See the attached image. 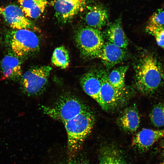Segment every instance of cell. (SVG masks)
I'll return each mask as SVG.
<instances>
[{
	"instance_id": "1",
	"label": "cell",
	"mask_w": 164,
	"mask_h": 164,
	"mask_svg": "<svg viewBox=\"0 0 164 164\" xmlns=\"http://www.w3.org/2000/svg\"><path fill=\"white\" fill-rule=\"evenodd\" d=\"M135 69L136 87L142 94H152L161 85L163 73L158 60L152 55L142 56L136 64Z\"/></svg>"
},
{
	"instance_id": "2",
	"label": "cell",
	"mask_w": 164,
	"mask_h": 164,
	"mask_svg": "<svg viewBox=\"0 0 164 164\" xmlns=\"http://www.w3.org/2000/svg\"><path fill=\"white\" fill-rule=\"evenodd\" d=\"M95 121L89 108L63 123L67 135V152L70 159L73 157L91 133Z\"/></svg>"
},
{
	"instance_id": "3",
	"label": "cell",
	"mask_w": 164,
	"mask_h": 164,
	"mask_svg": "<svg viewBox=\"0 0 164 164\" xmlns=\"http://www.w3.org/2000/svg\"><path fill=\"white\" fill-rule=\"evenodd\" d=\"M43 113L63 123L89 108L77 97L70 95L61 97L52 106H41Z\"/></svg>"
},
{
	"instance_id": "4",
	"label": "cell",
	"mask_w": 164,
	"mask_h": 164,
	"mask_svg": "<svg viewBox=\"0 0 164 164\" xmlns=\"http://www.w3.org/2000/svg\"><path fill=\"white\" fill-rule=\"evenodd\" d=\"M76 45L83 56L98 58L104 44L102 33L98 29L88 26L79 28L75 34Z\"/></svg>"
},
{
	"instance_id": "5",
	"label": "cell",
	"mask_w": 164,
	"mask_h": 164,
	"mask_svg": "<svg viewBox=\"0 0 164 164\" xmlns=\"http://www.w3.org/2000/svg\"><path fill=\"white\" fill-rule=\"evenodd\" d=\"M10 47L15 55L23 57L38 52L40 41L38 36L29 29L16 30L8 35Z\"/></svg>"
},
{
	"instance_id": "6",
	"label": "cell",
	"mask_w": 164,
	"mask_h": 164,
	"mask_svg": "<svg viewBox=\"0 0 164 164\" xmlns=\"http://www.w3.org/2000/svg\"><path fill=\"white\" fill-rule=\"evenodd\" d=\"M52 70L51 67L44 65L32 68L26 72L21 80L22 92L29 96L41 94L46 87Z\"/></svg>"
},
{
	"instance_id": "7",
	"label": "cell",
	"mask_w": 164,
	"mask_h": 164,
	"mask_svg": "<svg viewBox=\"0 0 164 164\" xmlns=\"http://www.w3.org/2000/svg\"><path fill=\"white\" fill-rule=\"evenodd\" d=\"M101 83L99 104L107 111L114 109L123 103L125 99V91L119 90L109 82L108 74L104 70H97Z\"/></svg>"
},
{
	"instance_id": "8",
	"label": "cell",
	"mask_w": 164,
	"mask_h": 164,
	"mask_svg": "<svg viewBox=\"0 0 164 164\" xmlns=\"http://www.w3.org/2000/svg\"><path fill=\"white\" fill-rule=\"evenodd\" d=\"M1 13L7 24L13 29H29L33 27L31 21L25 16L20 7L15 5L3 8Z\"/></svg>"
},
{
	"instance_id": "9",
	"label": "cell",
	"mask_w": 164,
	"mask_h": 164,
	"mask_svg": "<svg viewBox=\"0 0 164 164\" xmlns=\"http://www.w3.org/2000/svg\"><path fill=\"white\" fill-rule=\"evenodd\" d=\"M85 3V0H56L53 5L55 16L62 22H68L82 9Z\"/></svg>"
},
{
	"instance_id": "10",
	"label": "cell",
	"mask_w": 164,
	"mask_h": 164,
	"mask_svg": "<svg viewBox=\"0 0 164 164\" xmlns=\"http://www.w3.org/2000/svg\"><path fill=\"white\" fill-rule=\"evenodd\" d=\"M164 138V127L160 129L143 128L137 133L132 145L141 152L145 151L159 140Z\"/></svg>"
},
{
	"instance_id": "11",
	"label": "cell",
	"mask_w": 164,
	"mask_h": 164,
	"mask_svg": "<svg viewBox=\"0 0 164 164\" xmlns=\"http://www.w3.org/2000/svg\"><path fill=\"white\" fill-rule=\"evenodd\" d=\"M127 56L124 49L108 41L104 42L98 58L109 69L124 60Z\"/></svg>"
},
{
	"instance_id": "12",
	"label": "cell",
	"mask_w": 164,
	"mask_h": 164,
	"mask_svg": "<svg viewBox=\"0 0 164 164\" xmlns=\"http://www.w3.org/2000/svg\"><path fill=\"white\" fill-rule=\"evenodd\" d=\"M84 19L87 26L98 29L108 22L109 13L107 8L102 4L94 5L88 8Z\"/></svg>"
},
{
	"instance_id": "13",
	"label": "cell",
	"mask_w": 164,
	"mask_h": 164,
	"mask_svg": "<svg viewBox=\"0 0 164 164\" xmlns=\"http://www.w3.org/2000/svg\"><path fill=\"white\" fill-rule=\"evenodd\" d=\"M80 83L85 93L99 104L101 83L97 70H91L83 74Z\"/></svg>"
},
{
	"instance_id": "14",
	"label": "cell",
	"mask_w": 164,
	"mask_h": 164,
	"mask_svg": "<svg viewBox=\"0 0 164 164\" xmlns=\"http://www.w3.org/2000/svg\"><path fill=\"white\" fill-rule=\"evenodd\" d=\"M18 56L9 54L2 59L1 65L2 79L18 80L22 75L21 62Z\"/></svg>"
},
{
	"instance_id": "15",
	"label": "cell",
	"mask_w": 164,
	"mask_h": 164,
	"mask_svg": "<svg viewBox=\"0 0 164 164\" xmlns=\"http://www.w3.org/2000/svg\"><path fill=\"white\" fill-rule=\"evenodd\" d=\"M117 122L119 126L126 132H135L140 123V116L136 106L133 105L126 108L119 116Z\"/></svg>"
},
{
	"instance_id": "16",
	"label": "cell",
	"mask_w": 164,
	"mask_h": 164,
	"mask_svg": "<svg viewBox=\"0 0 164 164\" xmlns=\"http://www.w3.org/2000/svg\"><path fill=\"white\" fill-rule=\"evenodd\" d=\"M108 41L123 49H126L128 43L123 29L121 19L118 18L112 22L106 32Z\"/></svg>"
},
{
	"instance_id": "17",
	"label": "cell",
	"mask_w": 164,
	"mask_h": 164,
	"mask_svg": "<svg viewBox=\"0 0 164 164\" xmlns=\"http://www.w3.org/2000/svg\"><path fill=\"white\" fill-rule=\"evenodd\" d=\"M20 7L27 17L36 19L44 12L47 0H18Z\"/></svg>"
},
{
	"instance_id": "18",
	"label": "cell",
	"mask_w": 164,
	"mask_h": 164,
	"mask_svg": "<svg viewBox=\"0 0 164 164\" xmlns=\"http://www.w3.org/2000/svg\"><path fill=\"white\" fill-rule=\"evenodd\" d=\"M99 164H127L123 156L117 149L107 146L101 150Z\"/></svg>"
},
{
	"instance_id": "19",
	"label": "cell",
	"mask_w": 164,
	"mask_h": 164,
	"mask_svg": "<svg viewBox=\"0 0 164 164\" xmlns=\"http://www.w3.org/2000/svg\"><path fill=\"white\" fill-rule=\"evenodd\" d=\"M128 67V65H124L112 70L108 75V80L110 84L119 90L125 91V78Z\"/></svg>"
},
{
	"instance_id": "20",
	"label": "cell",
	"mask_w": 164,
	"mask_h": 164,
	"mask_svg": "<svg viewBox=\"0 0 164 164\" xmlns=\"http://www.w3.org/2000/svg\"><path fill=\"white\" fill-rule=\"evenodd\" d=\"M70 56L68 50L63 46L55 48L52 56L51 61L55 66L65 69L70 63Z\"/></svg>"
},
{
	"instance_id": "21",
	"label": "cell",
	"mask_w": 164,
	"mask_h": 164,
	"mask_svg": "<svg viewBox=\"0 0 164 164\" xmlns=\"http://www.w3.org/2000/svg\"><path fill=\"white\" fill-rule=\"evenodd\" d=\"M151 122L156 127L164 126V103L155 104L149 115Z\"/></svg>"
},
{
	"instance_id": "22",
	"label": "cell",
	"mask_w": 164,
	"mask_h": 164,
	"mask_svg": "<svg viewBox=\"0 0 164 164\" xmlns=\"http://www.w3.org/2000/svg\"><path fill=\"white\" fill-rule=\"evenodd\" d=\"M146 27L164 28V8L157 9L152 14Z\"/></svg>"
},
{
	"instance_id": "23",
	"label": "cell",
	"mask_w": 164,
	"mask_h": 164,
	"mask_svg": "<svg viewBox=\"0 0 164 164\" xmlns=\"http://www.w3.org/2000/svg\"><path fill=\"white\" fill-rule=\"evenodd\" d=\"M146 30L148 33L153 36L158 46L164 49V28L146 27Z\"/></svg>"
},
{
	"instance_id": "24",
	"label": "cell",
	"mask_w": 164,
	"mask_h": 164,
	"mask_svg": "<svg viewBox=\"0 0 164 164\" xmlns=\"http://www.w3.org/2000/svg\"><path fill=\"white\" fill-rule=\"evenodd\" d=\"M58 164H90L87 162L77 159H70L68 161L60 162Z\"/></svg>"
},
{
	"instance_id": "25",
	"label": "cell",
	"mask_w": 164,
	"mask_h": 164,
	"mask_svg": "<svg viewBox=\"0 0 164 164\" xmlns=\"http://www.w3.org/2000/svg\"><path fill=\"white\" fill-rule=\"evenodd\" d=\"M162 147L163 150V152H164V140L163 141V144H162Z\"/></svg>"
},
{
	"instance_id": "26",
	"label": "cell",
	"mask_w": 164,
	"mask_h": 164,
	"mask_svg": "<svg viewBox=\"0 0 164 164\" xmlns=\"http://www.w3.org/2000/svg\"><path fill=\"white\" fill-rule=\"evenodd\" d=\"M3 8L0 7V13H1L2 11V10Z\"/></svg>"
},
{
	"instance_id": "27",
	"label": "cell",
	"mask_w": 164,
	"mask_h": 164,
	"mask_svg": "<svg viewBox=\"0 0 164 164\" xmlns=\"http://www.w3.org/2000/svg\"><path fill=\"white\" fill-rule=\"evenodd\" d=\"M57 0V1H61V0Z\"/></svg>"
},
{
	"instance_id": "28",
	"label": "cell",
	"mask_w": 164,
	"mask_h": 164,
	"mask_svg": "<svg viewBox=\"0 0 164 164\" xmlns=\"http://www.w3.org/2000/svg\"><path fill=\"white\" fill-rule=\"evenodd\" d=\"M162 164H164V163H163Z\"/></svg>"
},
{
	"instance_id": "29",
	"label": "cell",
	"mask_w": 164,
	"mask_h": 164,
	"mask_svg": "<svg viewBox=\"0 0 164 164\" xmlns=\"http://www.w3.org/2000/svg\"></svg>"
}]
</instances>
